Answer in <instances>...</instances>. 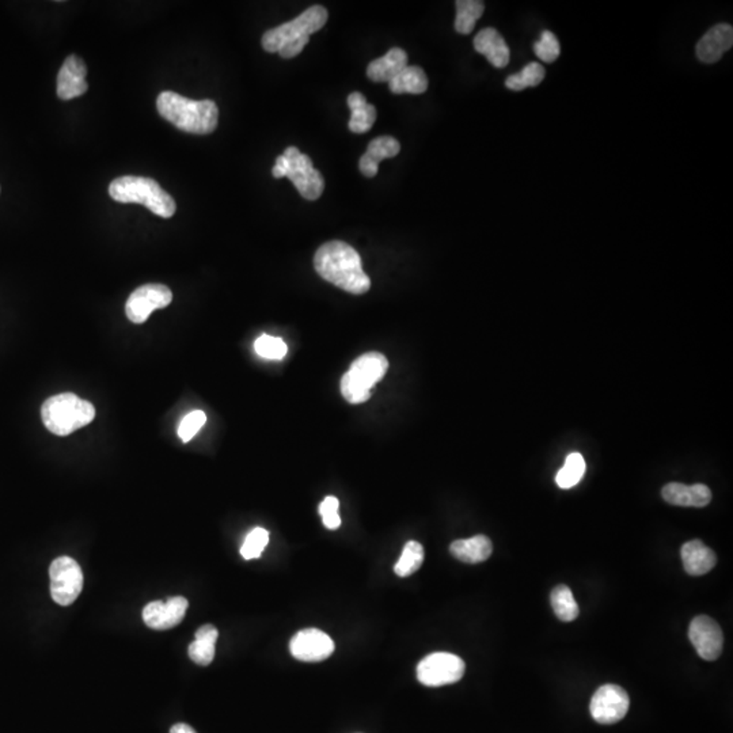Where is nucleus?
<instances>
[{
  "instance_id": "9b49d317",
  "label": "nucleus",
  "mask_w": 733,
  "mask_h": 733,
  "mask_svg": "<svg viewBox=\"0 0 733 733\" xmlns=\"http://www.w3.org/2000/svg\"><path fill=\"white\" fill-rule=\"evenodd\" d=\"M630 699L618 684H604L594 694L589 705L592 717L599 724H615L627 716Z\"/></svg>"
},
{
  "instance_id": "a211bd4d",
  "label": "nucleus",
  "mask_w": 733,
  "mask_h": 733,
  "mask_svg": "<svg viewBox=\"0 0 733 733\" xmlns=\"http://www.w3.org/2000/svg\"><path fill=\"white\" fill-rule=\"evenodd\" d=\"M663 499L670 502L673 506L696 507L702 508L712 501V492L706 485L696 484V485L687 486L683 484L671 483L664 486Z\"/></svg>"
},
{
  "instance_id": "b1692460",
  "label": "nucleus",
  "mask_w": 733,
  "mask_h": 733,
  "mask_svg": "<svg viewBox=\"0 0 733 733\" xmlns=\"http://www.w3.org/2000/svg\"><path fill=\"white\" fill-rule=\"evenodd\" d=\"M348 106L351 109L350 130L353 133H366L373 128L376 122V109L366 102L361 93L350 94Z\"/></svg>"
},
{
  "instance_id": "6ab92c4d",
  "label": "nucleus",
  "mask_w": 733,
  "mask_h": 733,
  "mask_svg": "<svg viewBox=\"0 0 733 733\" xmlns=\"http://www.w3.org/2000/svg\"><path fill=\"white\" fill-rule=\"evenodd\" d=\"M474 50L488 59L496 68H504L509 63V48L506 40L493 28L481 30L474 38Z\"/></svg>"
},
{
  "instance_id": "7c9ffc66",
  "label": "nucleus",
  "mask_w": 733,
  "mask_h": 733,
  "mask_svg": "<svg viewBox=\"0 0 733 733\" xmlns=\"http://www.w3.org/2000/svg\"><path fill=\"white\" fill-rule=\"evenodd\" d=\"M255 350L261 358L269 359V360H281L288 352V347L283 338L272 337L268 335H263L256 340Z\"/></svg>"
},
{
  "instance_id": "bb28decb",
  "label": "nucleus",
  "mask_w": 733,
  "mask_h": 733,
  "mask_svg": "<svg viewBox=\"0 0 733 733\" xmlns=\"http://www.w3.org/2000/svg\"><path fill=\"white\" fill-rule=\"evenodd\" d=\"M586 461L579 453H569L565 465L556 476V483L561 489H571L580 483L586 473Z\"/></svg>"
},
{
  "instance_id": "ddd939ff",
  "label": "nucleus",
  "mask_w": 733,
  "mask_h": 733,
  "mask_svg": "<svg viewBox=\"0 0 733 733\" xmlns=\"http://www.w3.org/2000/svg\"><path fill=\"white\" fill-rule=\"evenodd\" d=\"M289 650L297 660L324 661L335 652V641L322 630L304 629L292 637Z\"/></svg>"
},
{
  "instance_id": "6e6552de",
  "label": "nucleus",
  "mask_w": 733,
  "mask_h": 733,
  "mask_svg": "<svg viewBox=\"0 0 733 733\" xmlns=\"http://www.w3.org/2000/svg\"><path fill=\"white\" fill-rule=\"evenodd\" d=\"M51 594L60 606H70L78 599L83 589V573L74 558H56L50 568Z\"/></svg>"
},
{
  "instance_id": "cd10ccee",
  "label": "nucleus",
  "mask_w": 733,
  "mask_h": 733,
  "mask_svg": "<svg viewBox=\"0 0 733 733\" xmlns=\"http://www.w3.org/2000/svg\"><path fill=\"white\" fill-rule=\"evenodd\" d=\"M424 563V548L416 540H409L402 550L401 558L394 566V571L399 578H407L419 571Z\"/></svg>"
},
{
  "instance_id": "2eb2a0df",
  "label": "nucleus",
  "mask_w": 733,
  "mask_h": 733,
  "mask_svg": "<svg viewBox=\"0 0 733 733\" xmlns=\"http://www.w3.org/2000/svg\"><path fill=\"white\" fill-rule=\"evenodd\" d=\"M87 67L79 56L66 59L58 75V97L63 101L83 96L89 89L86 82Z\"/></svg>"
},
{
  "instance_id": "412c9836",
  "label": "nucleus",
  "mask_w": 733,
  "mask_h": 733,
  "mask_svg": "<svg viewBox=\"0 0 733 733\" xmlns=\"http://www.w3.org/2000/svg\"><path fill=\"white\" fill-rule=\"evenodd\" d=\"M407 66V53L401 48H393L386 55L371 61L366 67V76L376 83H390Z\"/></svg>"
},
{
  "instance_id": "393cba45",
  "label": "nucleus",
  "mask_w": 733,
  "mask_h": 733,
  "mask_svg": "<svg viewBox=\"0 0 733 733\" xmlns=\"http://www.w3.org/2000/svg\"><path fill=\"white\" fill-rule=\"evenodd\" d=\"M394 94H422L428 89V78L424 70L417 66H406L389 83Z\"/></svg>"
},
{
  "instance_id": "f8f14e48",
  "label": "nucleus",
  "mask_w": 733,
  "mask_h": 733,
  "mask_svg": "<svg viewBox=\"0 0 733 733\" xmlns=\"http://www.w3.org/2000/svg\"><path fill=\"white\" fill-rule=\"evenodd\" d=\"M689 638L704 660L713 661L721 655L724 635L721 627L712 618L706 615L694 618L689 629Z\"/></svg>"
},
{
  "instance_id": "f3484780",
  "label": "nucleus",
  "mask_w": 733,
  "mask_h": 733,
  "mask_svg": "<svg viewBox=\"0 0 733 733\" xmlns=\"http://www.w3.org/2000/svg\"><path fill=\"white\" fill-rule=\"evenodd\" d=\"M401 151L398 140L391 136H381L368 145L366 154L360 158L359 169L366 178H373L378 174L379 163L384 159L394 158Z\"/></svg>"
},
{
  "instance_id": "7ed1b4c3",
  "label": "nucleus",
  "mask_w": 733,
  "mask_h": 733,
  "mask_svg": "<svg viewBox=\"0 0 733 733\" xmlns=\"http://www.w3.org/2000/svg\"><path fill=\"white\" fill-rule=\"evenodd\" d=\"M327 10L311 6L291 22L268 30L263 35V48L268 53H279L283 59H292L304 50L310 35L327 25Z\"/></svg>"
},
{
  "instance_id": "0eeeda50",
  "label": "nucleus",
  "mask_w": 733,
  "mask_h": 733,
  "mask_svg": "<svg viewBox=\"0 0 733 733\" xmlns=\"http://www.w3.org/2000/svg\"><path fill=\"white\" fill-rule=\"evenodd\" d=\"M272 176L274 178L287 177L299 194L309 201L319 199L325 189L324 177L315 170L311 159L296 147H288L283 155L278 156Z\"/></svg>"
},
{
  "instance_id": "5701e85b",
  "label": "nucleus",
  "mask_w": 733,
  "mask_h": 733,
  "mask_svg": "<svg viewBox=\"0 0 733 733\" xmlns=\"http://www.w3.org/2000/svg\"><path fill=\"white\" fill-rule=\"evenodd\" d=\"M219 632L214 625H204L194 635V641L189 645V658L199 666H209L215 658V644Z\"/></svg>"
},
{
  "instance_id": "1a4fd4ad",
  "label": "nucleus",
  "mask_w": 733,
  "mask_h": 733,
  "mask_svg": "<svg viewBox=\"0 0 733 733\" xmlns=\"http://www.w3.org/2000/svg\"><path fill=\"white\" fill-rule=\"evenodd\" d=\"M465 661L460 656L437 652L427 656L417 666V679L428 687L456 683L465 675Z\"/></svg>"
},
{
  "instance_id": "c756f323",
  "label": "nucleus",
  "mask_w": 733,
  "mask_h": 733,
  "mask_svg": "<svg viewBox=\"0 0 733 733\" xmlns=\"http://www.w3.org/2000/svg\"><path fill=\"white\" fill-rule=\"evenodd\" d=\"M545 68L540 63H530L520 73L508 76L506 86L512 91H520L527 87H535L545 78Z\"/></svg>"
},
{
  "instance_id": "dca6fc26",
  "label": "nucleus",
  "mask_w": 733,
  "mask_h": 733,
  "mask_svg": "<svg viewBox=\"0 0 733 733\" xmlns=\"http://www.w3.org/2000/svg\"><path fill=\"white\" fill-rule=\"evenodd\" d=\"M733 45V29L730 25L720 24L712 28L697 43V56L702 63H717Z\"/></svg>"
},
{
  "instance_id": "72a5a7b5",
  "label": "nucleus",
  "mask_w": 733,
  "mask_h": 733,
  "mask_svg": "<svg viewBox=\"0 0 733 733\" xmlns=\"http://www.w3.org/2000/svg\"><path fill=\"white\" fill-rule=\"evenodd\" d=\"M205 422H207V414L202 410H193L186 414L178 427L179 439L184 443L191 442L196 437L197 432L204 427Z\"/></svg>"
},
{
  "instance_id": "a878e982",
  "label": "nucleus",
  "mask_w": 733,
  "mask_h": 733,
  "mask_svg": "<svg viewBox=\"0 0 733 733\" xmlns=\"http://www.w3.org/2000/svg\"><path fill=\"white\" fill-rule=\"evenodd\" d=\"M455 30L460 35H470L476 28L477 20L483 17L485 4L479 0H458L455 4Z\"/></svg>"
},
{
  "instance_id": "423d86ee",
  "label": "nucleus",
  "mask_w": 733,
  "mask_h": 733,
  "mask_svg": "<svg viewBox=\"0 0 733 733\" xmlns=\"http://www.w3.org/2000/svg\"><path fill=\"white\" fill-rule=\"evenodd\" d=\"M389 361L379 352H368L356 359L341 379V394L350 404L368 401L371 390L386 375Z\"/></svg>"
},
{
  "instance_id": "9d476101",
  "label": "nucleus",
  "mask_w": 733,
  "mask_h": 733,
  "mask_svg": "<svg viewBox=\"0 0 733 733\" xmlns=\"http://www.w3.org/2000/svg\"><path fill=\"white\" fill-rule=\"evenodd\" d=\"M173 301V292L163 284H146L136 288L125 303V314L132 324L142 325L155 310L165 309Z\"/></svg>"
},
{
  "instance_id": "4468645a",
  "label": "nucleus",
  "mask_w": 733,
  "mask_h": 733,
  "mask_svg": "<svg viewBox=\"0 0 733 733\" xmlns=\"http://www.w3.org/2000/svg\"><path fill=\"white\" fill-rule=\"evenodd\" d=\"M188 606V601L182 596L170 598L168 602H151L143 610V621L154 630L173 629L181 624Z\"/></svg>"
},
{
  "instance_id": "39448f33",
  "label": "nucleus",
  "mask_w": 733,
  "mask_h": 733,
  "mask_svg": "<svg viewBox=\"0 0 733 733\" xmlns=\"http://www.w3.org/2000/svg\"><path fill=\"white\" fill-rule=\"evenodd\" d=\"M109 194L114 201L122 204H142L156 217H169L176 214L177 205L173 197L163 191L162 186L153 178L125 176L113 179L109 185Z\"/></svg>"
},
{
  "instance_id": "2f4dec72",
  "label": "nucleus",
  "mask_w": 733,
  "mask_h": 733,
  "mask_svg": "<svg viewBox=\"0 0 733 733\" xmlns=\"http://www.w3.org/2000/svg\"><path fill=\"white\" fill-rule=\"evenodd\" d=\"M269 542V532L265 529L251 530L240 548V555L245 560H255L260 558L263 555L264 548H266Z\"/></svg>"
},
{
  "instance_id": "f03ea898",
  "label": "nucleus",
  "mask_w": 733,
  "mask_h": 733,
  "mask_svg": "<svg viewBox=\"0 0 733 733\" xmlns=\"http://www.w3.org/2000/svg\"><path fill=\"white\" fill-rule=\"evenodd\" d=\"M156 109L174 127L193 135H209L217 130L219 122V109L214 101H194L174 91L159 94Z\"/></svg>"
},
{
  "instance_id": "f257e3e1",
  "label": "nucleus",
  "mask_w": 733,
  "mask_h": 733,
  "mask_svg": "<svg viewBox=\"0 0 733 733\" xmlns=\"http://www.w3.org/2000/svg\"><path fill=\"white\" fill-rule=\"evenodd\" d=\"M317 273L324 280L353 295L370 291L371 280L363 271L358 251L341 240H332L318 248L314 257Z\"/></svg>"
},
{
  "instance_id": "f704fd0d",
  "label": "nucleus",
  "mask_w": 733,
  "mask_h": 733,
  "mask_svg": "<svg viewBox=\"0 0 733 733\" xmlns=\"http://www.w3.org/2000/svg\"><path fill=\"white\" fill-rule=\"evenodd\" d=\"M338 509H340V501L335 496L327 497L324 501L320 502L319 515L327 529L337 530L340 527L341 517Z\"/></svg>"
},
{
  "instance_id": "c85d7f7f",
  "label": "nucleus",
  "mask_w": 733,
  "mask_h": 733,
  "mask_svg": "<svg viewBox=\"0 0 733 733\" xmlns=\"http://www.w3.org/2000/svg\"><path fill=\"white\" fill-rule=\"evenodd\" d=\"M550 601H552L556 615L560 618L561 621L571 622L579 617V606L569 587H556L552 591Z\"/></svg>"
},
{
  "instance_id": "aec40b11",
  "label": "nucleus",
  "mask_w": 733,
  "mask_h": 733,
  "mask_svg": "<svg viewBox=\"0 0 733 733\" xmlns=\"http://www.w3.org/2000/svg\"><path fill=\"white\" fill-rule=\"evenodd\" d=\"M681 556L684 571L691 576L706 575L717 563L713 550L698 540L684 543L682 546Z\"/></svg>"
},
{
  "instance_id": "c9c22d12",
  "label": "nucleus",
  "mask_w": 733,
  "mask_h": 733,
  "mask_svg": "<svg viewBox=\"0 0 733 733\" xmlns=\"http://www.w3.org/2000/svg\"><path fill=\"white\" fill-rule=\"evenodd\" d=\"M170 733H196L193 728L186 724H176L171 728Z\"/></svg>"
},
{
  "instance_id": "20e7f679",
  "label": "nucleus",
  "mask_w": 733,
  "mask_h": 733,
  "mask_svg": "<svg viewBox=\"0 0 733 733\" xmlns=\"http://www.w3.org/2000/svg\"><path fill=\"white\" fill-rule=\"evenodd\" d=\"M41 419L45 428L56 437H68L94 422L96 407L76 394L61 393L43 402Z\"/></svg>"
},
{
  "instance_id": "473e14b6",
  "label": "nucleus",
  "mask_w": 733,
  "mask_h": 733,
  "mask_svg": "<svg viewBox=\"0 0 733 733\" xmlns=\"http://www.w3.org/2000/svg\"><path fill=\"white\" fill-rule=\"evenodd\" d=\"M534 51L535 55H537L540 60L545 61V63H553V61L557 60L558 56H560L561 47L555 33L548 32V30L543 32L542 35H540V40L535 43Z\"/></svg>"
},
{
  "instance_id": "4be33fe9",
  "label": "nucleus",
  "mask_w": 733,
  "mask_h": 733,
  "mask_svg": "<svg viewBox=\"0 0 733 733\" xmlns=\"http://www.w3.org/2000/svg\"><path fill=\"white\" fill-rule=\"evenodd\" d=\"M450 552L456 560L466 564H479L488 560L493 552L491 540L485 535H476L469 540L451 543Z\"/></svg>"
}]
</instances>
